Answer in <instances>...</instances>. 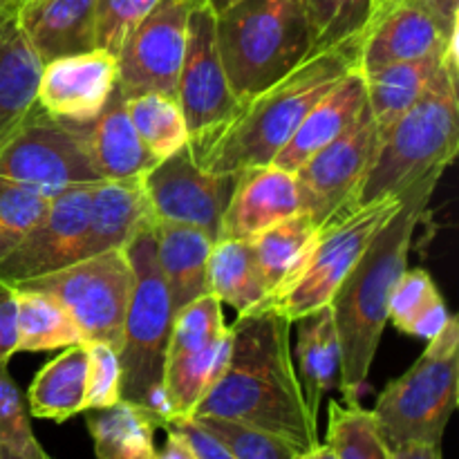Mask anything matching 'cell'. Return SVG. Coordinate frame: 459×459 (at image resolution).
Wrapping results in <instances>:
<instances>
[{
	"label": "cell",
	"instance_id": "4dcf8cb0",
	"mask_svg": "<svg viewBox=\"0 0 459 459\" xmlns=\"http://www.w3.org/2000/svg\"><path fill=\"white\" fill-rule=\"evenodd\" d=\"M318 227L307 213H296L273 227L264 229L258 236L249 238L254 247L255 264H258L269 294L281 291L294 278L305 255L316 240Z\"/></svg>",
	"mask_w": 459,
	"mask_h": 459
},
{
	"label": "cell",
	"instance_id": "ab89813d",
	"mask_svg": "<svg viewBox=\"0 0 459 459\" xmlns=\"http://www.w3.org/2000/svg\"><path fill=\"white\" fill-rule=\"evenodd\" d=\"M88 350V394L85 411L110 408L121 402L119 352L101 341H83Z\"/></svg>",
	"mask_w": 459,
	"mask_h": 459
},
{
	"label": "cell",
	"instance_id": "c3c4849f",
	"mask_svg": "<svg viewBox=\"0 0 459 459\" xmlns=\"http://www.w3.org/2000/svg\"><path fill=\"white\" fill-rule=\"evenodd\" d=\"M294 459H336V453L332 451L330 444H316L314 448L303 453H296Z\"/></svg>",
	"mask_w": 459,
	"mask_h": 459
},
{
	"label": "cell",
	"instance_id": "8d00e7d4",
	"mask_svg": "<svg viewBox=\"0 0 459 459\" xmlns=\"http://www.w3.org/2000/svg\"><path fill=\"white\" fill-rule=\"evenodd\" d=\"M49 200L52 197L27 184L0 178V263L43 220Z\"/></svg>",
	"mask_w": 459,
	"mask_h": 459
},
{
	"label": "cell",
	"instance_id": "816d5d0a",
	"mask_svg": "<svg viewBox=\"0 0 459 459\" xmlns=\"http://www.w3.org/2000/svg\"><path fill=\"white\" fill-rule=\"evenodd\" d=\"M211 3H213V9H215V12H220V9L229 7V4L236 3V0H211Z\"/></svg>",
	"mask_w": 459,
	"mask_h": 459
},
{
	"label": "cell",
	"instance_id": "4316f807",
	"mask_svg": "<svg viewBox=\"0 0 459 459\" xmlns=\"http://www.w3.org/2000/svg\"><path fill=\"white\" fill-rule=\"evenodd\" d=\"M85 394L88 350L85 343L67 345L34 377L27 390V411L31 417L63 424L79 412H85Z\"/></svg>",
	"mask_w": 459,
	"mask_h": 459
},
{
	"label": "cell",
	"instance_id": "52a82bcc",
	"mask_svg": "<svg viewBox=\"0 0 459 459\" xmlns=\"http://www.w3.org/2000/svg\"><path fill=\"white\" fill-rule=\"evenodd\" d=\"M459 399V321L453 316L424 354L377 399L372 415L390 451L408 442L442 444Z\"/></svg>",
	"mask_w": 459,
	"mask_h": 459
},
{
	"label": "cell",
	"instance_id": "7c38bea8",
	"mask_svg": "<svg viewBox=\"0 0 459 459\" xmlns=\"http://www.w3.org/2000/svg\"><path fill=\"white\" fill-rule=\"evenodd\" d=\"M379 146L375 117L363 108L343 134L314 152L294 173L300 195V211L312 218L318 229L354 209L357 193L370 170Z\"/></svg>",
	"mask_w": 459,
	"mask_h": 459
},
{
	"label": "cell",
	"instance_id": "d6a6232c",
	"mask_svg": "<svg viewBox=\"0 0 459 459\" xmlns=\"http://www.w3.org/2000/svg\"><path fill=\"white\" fill-rule=\"evenodd\" d=\"M16 294L18 352H48L83 343L81 330L54 296L36 290H13Z\"/></svg>",
	"mask_w": 459,
	"mask_h": 459
},
{
	"label": "cell",
	"instance_id": "cb8c5ba5",
	"mask_svg": "<svg viewBox=\"0 0 459 459\" xmlns=\"http://www.w3.org/2000/svg\"><path fill=\"white\" fill-rule=\"evenodd\" d=\"M151 218L139 179H99L90 186V227L83 258L124 249L139 224Z\"/></svg>",
	"mask_w": 459,
	"mask_h": 459
},
{
	"label": "cell",
	"instance_id": "d4e9b609",
	"mask_svg": "<svg viewBox=\"0 0 459 459\" xmlns=\"http://www.w3.org/2000/svg\"><path fill=\"white\" fill-rule=\"evenodd\" d=\"M43 61L22 34L16 12L0 16V142L36 106Z\"/></svg>",
	"mask_w": 459,
	"mask_h": 459
},
{
	"label": "cell",
	"instance_id": "bcb514c9",
	"mask_svg": "<svg viewBox=\"0 0 459 459\" xmlns=\"http://www.w3.org/2000/svg\"><path fill=\"white\" fill-rule=\"evenodd\" d=\"M166 430V442L161 446V451H157V459H197L193 455V451L188 448V444L179 437L175 430Z\"/></svg>",
	"mask_w": 459,
	"mask_h": 459
},
{
	"label": "cell",
	"instance_id": "7a4b0ae2",
	"mask_svg": "<svg viewBox=\"0 0 459 459\" xmlns=\"http://www.w3.org/2000/svg\"><path fill=\"white\" fill-rule=\"evenodd\" d=\"M444 170L426 175L403 191L393 218L375 233L345 281L332 296L336 334L341 343L339 390L343 403H361V390L388 323V300L399 276L408 269L412 238L429 211V202Z\"/></svg>",
	"mask_w": 459,
	"mask_h": 459
},
{
	"label": "cell",
	"instance_id": "ffe728a7",
	"mask_svg": "<svg viewBox=\"0 0 459 459\" xmlns=\"http://www.w3.org/2000/svg\"><path fill=\"white\" fill-rule=\"evenodd\" d=\"M446 43L433 18L417 3L403 0L366 30L359 49V70L370 74L393 63L439 54Z\"/></svg>",
	"mask_w": 459,
	"mask_h": 459
},
{
	"label": "cell",
	"instance_id": "f1b7e54d",
	"mask_svg": "<svg viewBox=\"0 0 459 459\" xmlns=\"http://www.w3.org/2000/svg\"><path fill=\"white\" fill-rule=\"evenodd\" d=\"M209 291L238 314L267 309L272 294L255 264L251 240L213 242L209 255Z\"/></svg>",
	"mask_w": 459,
	"mask_h": 459
},
{
	"label": "cell",
	"instance_id": "83f0119b",
	"mask_svg": "<svg viewBox=\"0 0 459 459\" xmlns=\"http://www.w3.org/2000/svg\"><path fill=\"white\" fill-rule=\"evenodd\" d=\"M97 459H157L155 430L160 420L146 408L121 399L99 411H85Z\"/></svg>",
	"mask_w": 459,
	"mask_h": 459
},
{
	"label": "cell",
	"instance_id": "8fae6325",
	"mask_svg": "<svg viewBox=\"0 0 459 459\" xmlns=\"http://www.w3.org/2000/svg\"><path fill=\"white\" fill-rule=\"evenodd\" d=\"M231 330L213 294L193 300L173 316L164 359V394L170 420L193 417L197 403L220 379L229 361Z\"/></svg>",
	"mask_w": 459,
	"mask_h": 459
},
{
	"label": "cell",
	"instance_id": "603a6c76",
	"mask_svg": "<svg viewBox=\"0 0 459 459\" xmlns=\"http://www.w3.org/2000/svg\"><path fill=\"white\" fill-rule=\"evenodd\" d=\"M90 151L101 179H142L157 164L130 121L119 88L90 126Z\"/></svg>",
	"mask_w": 459,
	"mask_h": 459
},
{
	"label": "cell",
	"instance_id": "d590c367",
	"mask_svg": "<svg viewBox=\"0 0 459 459\" xmlns=\"http://www.w3.org/2000/svg\"><path fill=\"white\" fill-rule=\"evenodd\" d=\"M312 52L343 43H361L372 0H305ZM309 52V54H312Z\"/></svg>",
	"mask_w": 459,
	"mask_h": 459
},
{
	"label": "cell",
	"instance_id": "1f68e13d",
	"mask_svg": "<svg viewBox=\"0 0 459 459\" xmlns=\"http://www.w3.org/2000/svg\"><path fill=\"white\" fill-rule=\"evenodd\" d=\"M451 318L453 314L426 269H406L399 276L388 300V321L397 330L429 343Z\"/></svg>",
	"mask_w": 459,
	"mask_h": 459
},
{
	"label": "cell",
	"instance_id": "f907efd6",
	"mask_svg": "<svg viewBox=\"0 0 459 459\" xmlns=\"http://www.w3.org/2000/svg\"><path fill=\"white\" fill-rule=\"evenodd\" d=\"M13 12V0H0V16Z\"/></svg>",
	"mask_w": 459,
	"mask_h": 459
},
{
	"label": "cell",
	"instance_id": "5b68a950",
	"mask_svg": "<svg viewBox=\"0 0 459 459\" xmlns=\"http://www.w3.org/2000/svg\"><path fill=\"white\" fill-rule=\"evenodd\" d=\"M133 269V291L124 316L119 361L121 399L146 408L160 420L170 421L164 394V359L173 327V305L160 269L152 220H143L124 247Z\"/></svg>",
	"mask_w": 459,
	"mask_h": 459
},
{
	"label": "cell",
	"instance_id": "7bdbcfd3",
	"mask_svg": "<svg viewBox=\"0 0 459 459\" xmlns=\"http://www.w3.org/2000/svg\"><path fill=\"white\" fill-rule=\"evenodd\" d=\"M13 354H18L16 294L12 287L0 285V363H9Z\"/></svg>",
	"mask_w": 459,
	"mask_h": 459
},
{
	"label": "cell",
	"instance_id": "d6986e66",
	"mask_svg": "<svg viewBox=\"0 0 459 459\" xmlns=\"http://www.w3.org/2000/svg\"><path fill=\"white\" fill-rule=\"evenodd\" d=\"M16 21L43 63L97 49V0H25Z\"/></svg>",
	"mask_w": 459,
	"mask_h": 459
},
{
	"label": "cell",
	"instance_id": "9a60e30c",
	"mask_svg": "<svg viewBox=\"0 0 459 459\" xmlns=\"http://www.w3.org/2000/svg\"><path fill=\"white\" fill-rule=\"evenodd\" d=\"M191 4L193 0H160L126 36L117 52V88L126 99L142 92L178 97Z\"/></svg>",
	"mask_w": 459,
	"mask_h": 459
},
{
	"label": "cell",
	"instance_id": "8992f818",
	"mask_svg": "<svg viewBox=\"0 0 459 459\" xmlns=\"http://www.w3.org/2000/svg\"><path fill=\"white\" fill-rule=\"evenodd\" d=\"M215 30L240 101L276 83L312 52L305 0H236L215 12Z\"/></svg>",
	"mask_w": 459,
	"mask_h": 459
},
{
	"label": "cell",
	"instance_id": "ba28073f",
	"mask_svg": "<svg viewBox=\"0 0 459 459\" xmlns=\"http://www.w3.org/2000/svg\"><path fill=\"white\" fill-rule=\"evenodd\" d=\"M402 204V197H384L370 204L354 206L341 218L318 229L303 264L281 291L272 296L269 309L294 325L300 316L330 305L332 296L361 258L375 233L388 222Z\"/></svg>",
	"mask_w": 459,
	"mask_h": 459
},
{
	"label": "cell",
	"instance_id": "60d3db41",
	"mask_svg": "<svg viewBox=\"0 0 459 459\" xmlns=\"http://www.w3.org/2000/svg\"><path fill=\"white\" fill-rule=\"evenodd\" d=\"M160 0H97V48L115 54Z\"/></svg>",
	"mask_w": 459,
	"mask_h": 459
},
{
	"label": "cell",
	"instance_id": "74e56055",
	"mask_svg": "<svg viewBox=\"0 0 459 459\" xmlns=\"http://www.w3.org/2000/svg\"><path fill=\"white\" fill-rule=\"evenodd\" d=\"M9 363H0V446L31 459H43L48 453L34 437L30 411L7 370Z\"/></svg>",
	"mask_w": 459,
	"mask_h": 459
},
{
	"label": "cell",
	"instance_id": "e0dca14e",
	"mask_svg": "<svg viewBox=\"0 0 459 459\" xmlns=\"http://www.w3.org/2000/svg\"><path fill=\"white\" fill-rule=\"evenodd\" d=\"M117 81V56L106 49L54 58L43 63L36 103L58 119L92 124L115 92Z\"/></svg>",
	"mask_w": 459,
	"mask_h": 459
},
{
	"label": "cell",
	"instance_id": "f6af8a7d",
	"mask_svg": "<svg viewBox=\"0 0 459 459\" xmlns=\"http://www.w3.org/2000/svg\"><path fill=\"white\" fill-rule=\"evenodd\" d=\"M393 459H444L437 444L408 442L393 451Z\"/></svg>",
	"mask_w": 459,
	"mask_h": 459
},
{
	"label": "cell",
	"instance_id": "44dd1931",
	"mask_svg": "<svg viewBox=\"0 0 459 459\" xmlns=\"http://www.w3.org/2000/svg\"><path fill=\"white\" fill-rule=\"evenodd\" d=\"M366 106V79H363L361 70L354 67L305 115L296 133L291 134V139L282 146V151L278 152L272 164L296 173L314 152H318L327 143L334 142L339 134H343L357 121V117L361 115Z\"/></svg>",
	"mask_w": 459,
	"mask_h": 459
},
{
	"label": "cell",
	"instance_id": "7dc6e473",
	"mask_svg": "<svg viewBox=\"0 0 459 459\" xmlns=\"http://www.w3.org/2000/svg\"><path fill=\"white\" fill-rule=\"evenodd\" d=\"M399 3H403V0H372V13H370V22H368V27L375 25L379 18H384L385 13H388L390 9L397 7Z\"/></svg>",
	"mask_w": 459,
	"mask_h": 459
},
{
	"label": "cell",
	"instance_id": "5bb4252c",
	"mask_svg": "<svg viewBox=\"0 0 459 459\" xmlns=\"http://www.w3.org/2000/svg\"><path fill=\"white\" fill-rule=\"evenodd\" d=\"M178 101L188 126V142L231 119L242 103L224 72L211 0H193L191 4Z\"/></svg>",
	"mask_w": 459,
	"mask_h": 459
},
{
	"label": "cell",
	"instance_id": "9c48e42d",
	"mask_svg": "<svg viewBox=\"0 0 459 459\" xmlns=\"http://www.w3.org/2000/svg\"><path fill=\"white\" fill-rule=\"evenodd\" d=\"M90 126L48 115L36 103L0 142V178L27 184L48 197L101 179L90 151Z\"/></svg>",
	"mask_w": 459,
	"mask_h": 459
},
{
	"label": "cell",
	"instance_id": "ee69618b",
	"mask_svg": "<svg viewBox=\"0 0 459 459\" xmlns=\"http://www.w3.org/2000/svg\"><path fill=\"white\" fill-rule=\"evenodd\" d=\"M420 4L446 40L459 36V0H412Z\"/></svg>",
	"mask_w": 459,
	"mask_h": 459
},
{
	"label": "cell",
	"instance_id": "f5cc1de1",
	"mask_svg": "<svg viewBox=\"0 0 459 459\" xmlns=\"http://www.w3.org/2000/svg\"><path fill=\"white\" fill-rule=\"evenodd\" d=\"M22 3H25V0H13V12H16V9H18V7H21V4H22Z\"/></svg>",
	"mask_w": 459,
	"mask_h": 459
},
{
	"label": "cell",
	"instance_id": "f35d334b",
	"mask_svg": "<svg viewBox=\"0 0 459 459\" xmlns=\"http://www.w3.org/2000/svg\"><path fill=\"white\" fill-rule=\"evenodd\" d=\"M193 420H197L215 437L222 439L236 459H294L299 453L285 439L249 429V426L213 420V417H193Z\"/></svg>",
	"mask_w": 459,
	"mask_h": 459
},
{
	"label": "cell",
	"instance_id": "30bf717a",
	"mask_svg": "<svg viewBox=\"0 0 459 459\" xmlns=\"http://www.w3.org/2000/svg\"><path fill=\"white\" fill-rule=\"evenodd\" d=\"M12 290H36L54 296L74 318L83 341H101L119 352L126 307L133 291V269L124 249L76 260Z\"/></svg>",
	"mask_w": 459,
	"mask_h": 459
},
{
	"label": "cell",
	"instance_id": "4fadbf2b",
	"mask_svg": "<svg viewBox=\"0 0 459 459\" xmlns=\"http://www.w3.org/2000/svg\"><path fill=\"white\" fill-rule=\"evenodd\" d=\"M139 182L151 220L191 224L202 229L213 242L220 240L222 215L238 182V173L218 175L200 169L186 143L170 157L157 161Z\"/></svg>",
	"mask_w": 459,
	"mask_h": 459
},
{
	"label": "cell",
	"instance_id": "2e32d148",
	"mask_svg": "<svg viewBox=\"0 0 459 459\" xmlns=\"http://www.w3.org/2000/svg\"><path fill=\"white\" fill-rule=\"evenodd\" d=\"M90 186H70L49 200L48 213L0 263V285L18 287L83 260L90 227Z\"/></svg>",
	"mask_w": 459,
	"mask_h": 459
},
{
	"label": "cell",
	"instance_id": "681fc988",
	"mask_svg": "<svg viewBox=\"0 0 459 459\" xmlns=\"http://www.w3.org/2000/svg\"><path fill=\"white\" fill-rule=\"evenodd\" d=\"M0 459H31V457H25V455H18V453L9 451V448L0 446ZM43 459H49V455H48V457H43Z\"/></svg>",
	"mask_w": 459,
	"mask_h": 459
},
{
	"label": "cell",
	"instance_id": "b9f144b4",
	"mask_svg": "<svg viewBox=\"0 0 459 459\" xmlns=\"http://www.w3.org/2000/svg\"><path fill=\"white\" fill-rule=\"evenodd\" d=\"M164 429L175 430L188 444V448H191L193 455L197 459H236L222 439L215 437L211 430H206L193 417H175Z\"/></svg>",
	"mask_w": 459,
	"mask_h": 459
},
{
	"label": "cell",
	"instance_id": "277c9868",
	"mask_svg": "<svg viewBox=\"0 0 459 459\" xmlns=\"http://www.w3.org/2000/svg\"><path fill=\"white\" fill-rule=\"evenodd\" d=\"M459 63L442 61L420 101L379 137L375 160L354 206L403 191L435 170H446L459 151Z\"/></svg>",
	"mask_w": 459,
	"mask_h": 459
},
{
	"label": "cell",
	"instance_id": "f546056e",
	"mask_svg": "<svg viewBox=\"0 0 459 459\" xmlns=\"http://www.w3.org/2000/svg\"><path fill=\"white\" fill-rule=\"evenodd\" d=\"M439 67H442V52L415 58V61L393 63L370 74H363L368 108L375 117L379 137L403 112H408L420 101L421 94L433 83Z\"/></svg>",
	"mask_w": 459,
	"mask_h": 459
},
{
	"label": "cell",
	"instance_id": "7402d4cb",
	"mask_svg": "<svg viewBox=\"0 0 459 459\" xmlns=\"http://www.w3.org/2000/svg\"><path fill=\"white\" fill-rule=\"evenodd\" d=\"M152 227H155L157 260L169 287L173 312L178 314L193 300L211 294L209 255L213 240L202 229L191 224L152 220Z\"/></svg>",
	"mask_w": 459,
	"mask_h": 459
},
{
	"label": "cell",
	"instance_id": "3957f363",
	"mask_svg": "<svg viewBox=\"0 0 459 459\" xmlns=\"http://www.w3.org/2000/svg\"><path fill=\"white\" fill-rule=\"evenodd\" d=\"M359 49L361 43H343L305 56L276 83L245 99L231 119L191 139L193 161L218 175L272 164L305 115L359 67Z\"/></svg>",
	"mask_w": 459,
	"mask_h": 459
},
{
	"label": "cell",
	"instance_id": "e575fe53",
	"mask_svg": "<svg viewBox=\"0 0 459 459\" xmlns=\"http://www.w3.org/2000/svg\"><path fill=\"white\" fill-rule=\"evenodd\" d=\"M325 444H330L336 459H393L375 415L361 403L330 402Z\"/></svg>",
	"mask_w": 459,
	"mask_h": 459
},
{
	"label": "cell",
	"instance_id": "6da1fadb",
	"mask_svg": "<svg viewBox=\"0 0 459 459\" xmlns=\"http://www.w3.org/2000/svg\"><path fill=\"white\" fill-rule=\"evenodd\" d=\"M229 361L193 417H213L276 435L299 453L318 439V420L305 403L291 359V323L273 309L238 314Z\"/></svg>",
	"mask_w": 459,
	"mask_h": 459
},
{
	"label": "cell",
	"instance_id": "836d02e7",
	"mask_svg": "<svg viewBox=\"0 0 459 459\" xmlns=\"http://www.w3.org/2000/svg\"><path fill=\"white\" fill-rule=\"evenodd\" d=\"M128 117L157 161L188 143V126L175 94L142 92L126 99Z\"/></svg>",
	"mask_w": 459,
	"mask_h": 459
},
{
	"label": "cell",
	"instance_id": "484cf974",
	"mask_svg": "<svg viewBox=\"0 0 459 459\" xmlns=\"http://www.w3.org/2000/svg\"><path fill=\"white\" fill-rule=\"evenodd\" d=\"M296 325H299V345H296L299 366L294 368L307 411L312 412L314 420H318L323 399L334 385H339L341 377V343L334 314L330 305H323L300 316Z\"/></svg>",
	"mask_w": 459,
	"mask_h": 459
},
{
	"label": "cell",
	"instance_id": "ac0fdd59",
	"mask_svg": "<svg viewBox=\"0 0 459 459\" xmlns=\"http://www.w3.org/2000/svg\"><path fill=\"white\" fill-rule=\"evenodd\" d=\"M300 213L296 178L278 166H255L238 173L222 215L220 240H249L264 229Z\"/></svg>",
	"mask_w": 459,
	"mask_h": 459
}]
</instances>
